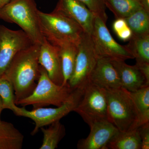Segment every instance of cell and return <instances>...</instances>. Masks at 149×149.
<instances>
[{
	"label": "cell",
	"mask_w": 149,
	"mask_h": 149,
	"mask_svg": "<svg viewBox=\"0 0 149 149\" xmlns=\"http://www.w3.org/2000/svg\"><path fill=\"white\" fill-rule=\"evenodd\" d=\"M40 46L33 44L19 52L1 76L12 84L15 104L31 95L37 86L40 76Z\"/></svg>",
	"instance_id": "cell-1"
},
{
	"label": "cell",
	"mask_w": 149,
	"mask_h": 149,
	"mask_svg": "<svg viewBox=\"0 0 149 149\" xmlns=\"http://www.w3.org/2000/svg\"><path fill=\"white\" fill-rule=\"evenodd\" d=\"M39 10L34 0H12L0 10V19L17 24L34 44L41 45L45 37L41 31Z\"/></svg>",
	"instance_id": "cell-2"
},
{
	"label": "cell",
	"mask_w": 149,
	"mask_h": 149,
	"mask_svg": "<svg viewBox=\"0 0 149 149\" xmlns=\"http://www.w3.org/2000/svg\"><path fill=\"white\" fill-rule=\"evenodd\" d=\"M106 91L109 121L120 131L139 128L140 116L130 92L122 87Z\"/></svg>",
	"instance_id": "cell-3"
},
{
	"label": "cell",
	"mask_w": 149,
	"mask_h": 149,
	"mask_svg": "<svg viewBox=\"0 0 149 149\" xmlns=\"http://www.w3.org/2000/svg\"><path fill=\"white\" fill-rule=\"evenodd\" d=\"M41 31L44 37L52 45L64 43L78 45L84 31L71 19L54 10L50 13L39 10Z\"/></svg>",
	"instance_id": "cell-4"
},
{
	"label": "cell",
	"mask_w": 149,
	"mask_h": 149,
	"mask_svg": "<svg viewBox=\"0 0 149 149\" xmlns=\"http://www.w3.org/2000/svg\"><path fill=\"white\" fill-rule=\"evenodd\" d=\"M73 91L68 84L62 86L55 84L49 78L45 69L40 65V77L33 93L15 104L23 107L32 105L33 109L51 105L60 107L70 98Z\"/></svg>",
	"instance_id": "cell-5"
},
{
	"label": "cell",
	"mask_w": 149,
	"mask_h": 149,
	"mask_svg": "<svg viewBox=\"0 0 149 149\" xmlns=\"http://www.w3.org/2000/svg\"><path fill=\"white\" fill-rule=\"evenodd\" d=\"M78 113L89 126L98 121L108 120L106 91L89 82L73 111Z\"/></svg>",
	"instance_id": "cell-6"
},
{
	"label": "cell",
	"mask_w": 149,
	"mask_h": 149,
	"mask_svg": "<svg viewBox=\"0 0 149 149\" xmlns=\"http://www.w3.org/2000/svg\"><path fill=\"white\" fill-rule=\"evenodd\" d=\"M74 70L68 84L72 91L83 90L89 83L98 57L91 35L84 32L77 45Z\"/></svg>",
	"instance_id": "cell-7"
},
{
	"label": "cell",
	"mask_w": 149,
	"mask_h": 149,
	"mask_svg": "<svg viewBox=\"0 0 149 149\" xmlns=\"http://www.w3.org/2000/svg\"><path fill=\"white\" fill-rule=\"evenodd\" d=\"M83 92V90H74L70 98L61 106L57 108L42 107L28 111L24 107H17L13 113L17 116L28 118L34 121L35 127L31 134L34 136L40 128L59 121L73 111L81 98Z\"/></svg>",
	"instance_id": "cell-8"
},
{
	"label": "cell",
	"mask_w": 149,
	"mask_h": 149,
	"mask_svg": "<svg viewBox=\"0 0 149 149\" xmlns=\"http://www.w3.org/2000/svg\"><path fill=\"white\" fill-rule=\"evenodd\" d=\"M91 36L98 57L124 61L134 58L126 46L121 45L114 40L105 22L97 17H95Z\"/></svg>",
	"instance_id": "cell-9"
},
{
	"label": "cell",
	"mask_w": 149,
	"mask_h": 149,
	"mask_svg": "<svg viewBox=\"0 0 149 149\" xmlns=\"http://www.w3.org/2000/svg\"><path fill=\"white\" fill-rule=\"evenodd\" d=\"M33 44L22 29L12 30L0 25V77L17 54Z\"/></svg>",
	"instance_id": "cell-10"
},
{
	"label": "cell",
	"mask_w": 149,
	"mask_h": 149,
	"mask_svg": "<svg viewBox=\"0 0 149 149\" xmlns=\"http://www.w3.org/2000/svg\"><path fill=\"white\" fill-rule=\"evenodd\" d=\"M90 127L88 137L78 141L77 149H107V144L119 131L108 120L98 121Z\"/></svg>",
	"instance_id": "cell-11"
},
{
	"label": "cell",
	"mask_w": 149,
	"mask_h": 149,
	"mask_svg": "<svg viewBox=\"0 0 149 149\" xmlns=\"http://www.w3.org/2000/svg\"><path fill=\"white\" fill-rule=\"evenodd\" d=\"M54 10L76 22L84 32L91 35L95 16L84 4L77 0H59Z\"/></svg>",
	"instance_id": "cell-12"
},
{
	"label": "cell",
	"mask_w": 149,
	"mask_h": 149,
	"mask_svg": "<svg viewBox=\"0 0 149 149\" xmlns=\"http://www.w3.org/2000/svg\"><path fill=\"white\" fill-rule=\"evenodd\" d=\"M39 62L53 82L57 85H63L64 78L58 48L45 37L40 45Z\"/></svg>",
	"instance_id": "cell-13"
},
{
	"label": "cell",
	"mask_w": 149,
	"mask_h": 149,
	"mask_svg": "<svg viewBox=\"0 0 149 149\" xmlns=\"http://www.w3.org/2000/svg\"><path fill=\"white\" fill-rule=\"evenodd\" d=\"M89 82L106 90L121 87L117 70L111 62L100 58L91 73Z\"/></svg>",
	"instance_id": "cell-14"
},
{
	"label": "cell",
	"mask_w": 149,
	"mask_h": 149,
	"mask_svg": "<svg viewBox=\"0 0 149 149\" xmlns=\"http://www.w3.org/2000/svg\"><path fill=\"white\" fill-rule=\"evenodd\" d=\"M110 61L117 70L122 88L133 92L144 86L149 85L136 64L129 65L124 61Z\"/></svg>",
	"instance_id": "cell-15"
},
{
	"label": "cell",
	"mask_w": 149,
	"mask_h": 149,
	"mask_svg": "<svg viewBox=\"0 0 149 149\" xmlns=\"http://www.w3.org/2000/svg\"><path fill=\"white\" fill-rule=\"evenodd\" d=\"M24 138L12 123L0 122V149H21Z\"/></svg>",
	"instance_id": "cell-16"
},
{
	"label": "cell",
	"mask_w": 149,
	"mask_h": 149,
	"mask_svg": "<svg viewBox=\"0 0 149 149\" xmlns=\"http://www.w3.org/2000/svg\"><path fill=\"white\" fill-rule=\"evenodd\" d=\"M61 60L64 81L62 86L68 85L70 78L74 70L77 56V45L71 43H64L57 46Z\"/></svg>",
	"instance_id": "cell-17"
},
{
	"label": "cell",
	"mask_w": 149,
	"mask_h": 149,
	"mask_svg": "<svg viewBox=\"0 0 149 149\" xmlns=\"http://www.w3.org/2000/svg\"><path fill=\"white\" fill-rule=\"evenodd\" d=\"M142 143L138 128L118 131L110 141L107 149H141Z\"/></svg>",
	"instance_id": "cell-18"
},
{
	"label": "cell",
	"mask_w": 149,
	"mask_h": 149,
	"mask_svg": "<svg viewBox=\"0 0 149 149\" xmlns=\"http://www.w3.org/2000/svg\"><path fill=\"white\" fill-rule=\"evenodd\" d=\"M126 47L136 58V64L149 63V33L132 35Z\"/></svg>",
	"instance_id": "cell-19"
},
{
	"label": "cell",
	"mask_w": 149,
	"mask_h": 149,
	"mask_svg": "<svg viewBox=\"0 0 149 149\" xmlns=\"http://www.w3.org/2000/svg\"><path fill=\"white\" fill-rule=\"evenodd\" d=\"M49 125L47 128L44 127L40 128L43 134L42 144L40 149L56 148L59 143L65 136V128L60 120Z\"/></svg>",
	"instance_id": "cell-20"
},
{
	"label": "cell",
	"mask_w": 149,
	"mask_h": 149,
	"mask_svg": "<svg viewBox=\"0 0 149 149\" xmlns=\"http://www.w3.org/2000/svg\"><path fill=\"white\" fill-rule=\"evenodd\" d=\"M116 18L125 19L142 7L139 0H104Z\"/></svg>",
	"instance_id": "cell-21"
},
{
	"label": "cell",
	"mask_w": 149,
	"mask_h": 149,
	"mask_svg": "<svg viewBox=\"0 0 149 149\" xmlns=\"http://www.w3.org/2000/svg\"><path fill=\"white\" fill-rule=\"evenodd\" d=\"M133 35L149 33V12L141 8L125 19Z\"/></svg>",
	"instance_id": "cell-22"
},
{
	"label": "cell",
	"mask_w": 149,
	"mask_h": 149,
	"mask_svg": "<svg viewBox=\"0 0 149 149\" xmlns=\"http://www.w3.org/2000/svg\"><path fill=\"white\" fill-rule=\"evenodd\" d=\"M130 92L139 111L141 125L149 122V85Z\"/></svg>",
	"instance_id": "cell-23"
},
{
	"label": "cell",
	"mask_w": 149,
	"mask_h": 149,
	"mask_svg": "<svg viewBox=\"0 0 149 149\" xmlns=\"http://www.w3.org/2000/svg\"><path fill=\"white\" fill-rule=\"evenodd\" d=\"M0 97L4 109L14 112L17 106L15 104V96L12 83L5 77H0Z\"/></svg>",
	"instance_id": "cell-24"
},
{
	"label": "cell",
	"mask_w": 149,
	"mask_h": 149,
	"mask_svg": "<svg viewBox=\"0 0 149 149\" xmlns=\"http://www.w3.org/2000/svg\"><path fill=\"white\" fill-rule=\"evenodd\" d=\"M83 3L95 17L101 19L106 23L108 17L106 13V6L104 0H77Z\"/></svg>",
	"instance_id": "cell-25"
},
{
	"label": "cell",
	"mask_w": 149,
	"mask_h": 149,
	"mask_svg": "<svg viewBox=\"0 0 149 149\" xmlns=\"http://www.w3.org/2000/svg\"><path fill=\"white\" fill-rule=\"evenodd\" d=\"M113 29L118 38L124 41L130 40L133 35L132 31L124 19H116L113 24Z\"/></svg>",
	"instance_id": "cell-26"
},
{
	"label": "cell",
	"mask_w": 149,
	"mask_h": 149,
	"mask_svg": "<svg viewBox=\"0 0 149 149\" xmlns=\"http://www.w3.org/2000/svg\"><path fill=\"white\" fill-rule=\"evenodd\" d=\"M138 129L142 143L141 149H149V122L140 125Z\"/></svg>",
	"instance_id": "cell-27"
},
{
	"label": "cell",
	"mask_w": 149,
	"mask_h": 149,
	"mask_svg": "<svg viewBox=\"0 0 149 149\" xmlns=\"http://www.w3.org/2000/svg\"><path fill=\"white\" fill-rule=\"evenodd\" d=\"M139 70L146 79L147 83L149 84V63L136 64Z\"/></svg>",
	"instance_id": "cell-28"
},
{
	"label": "cell",
	"mask_w": 149,
	"mask_h": 149,
	"mask_svg": "<svg viewBox=\"0 0 149 149\" xmlns=\"http://www.w3.org/2000/svg\"><path fill=\"white\" fill-rule=\"evenodd\" d=\"M142 7L149 12V0H139Z\"/></svg>",
	"instance_id": "cell-29"
},
{
	"label": "cell",
	"mask_w": 149,
	"mask_h": 149,
	"mask_svg": "<svg viewBox=\"0 0 149 149\" xmlns=\"http://www.w3.org/2000/svg\"><path fill=\"white\" fill-rule=\"evenodd\" d=\"M12 0H0V10Z\"/></svg>",
	"instance_id": "cell-30"
},
{
	"label": "cell",
	"mask_w": 149,
	"mask_h": 149,
	"mask_svg": "<svg viewBox=\"0 0 149 149\" xmlns=\"http://www.w3.org/2000/svg\"><path fill=\"white\" fill-rule=\"evenodd\" d=\"M4 109L3 107L2 100L0 97V122L1 121V115L3 110Z\"/></svg>",
	"instance_id": "cell-31"
}]
</instances>
